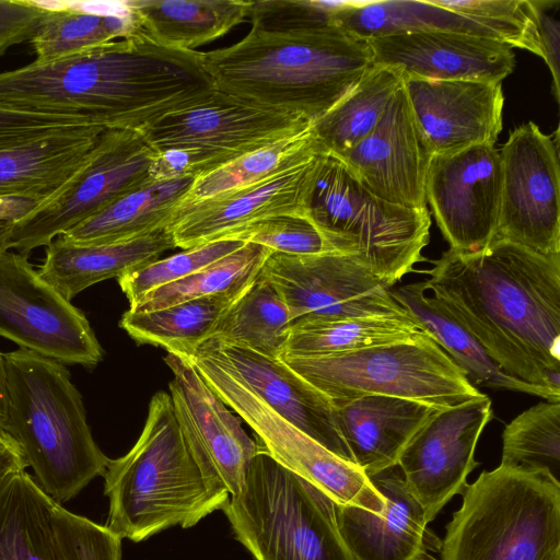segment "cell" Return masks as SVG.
<instances>
[{
  "label": "cell",
  "mask_w": 560,
  "mask_h": 560,
  "mask_svg": "<svg viewBox=\"0 0 560 560\" xmlns=\"http://www.w3.org/2000/svg\"><path fill=\"white\" fill-rule=\"evenodd\" d=\"M427 290L509 375L560 393V255L494 238L432 261Z\"/></svg>",
  "instance_id": "cell-1"
},
{
  "label": "cell",
  "mask_w": 560,
  "mask_h": 560,
  "mask_svg": "<svg viewBox=\"0 0 560 560\" xmlns=\"http://www.w3.org/2000/svg\"><path fill=\"white\" fill-rule=\"evenodd\" d=\"M323 152L276 176L201 201L180 205L167 225L175 246L187 249L225 240L273 217L306 215L308 195Z\"/></svg>",
  "instance_id": "cell-19"
},
{
  "label": "cell",
  "mask_w": 560,
  "mask_h": 560,
  "mask_svg": "<svg viewBox=\"0 0 560 560\" xmlns=\"http://www.w3.org/2000/svg\"><path fill=\"white\" fill-rule=\"evenodd\" d=\"M12 223L0 222V254L10 250V234Z\"/></svg>",
  "instance_id": "cell-53"
},
{
  "label": "cell",
  "mask_w": 560,
  "mask_h": 560,
  "mask_svg": "<svg viewBox=\"0 0 560 560\" xmlns=\"http://www.w3.org/2000/svg\"><path fill=\"white\" fill-rule=\"evenodd\" d=\"M54 525L65 560H121V538L106 525L55 503Z\"/></svg>",
  "instance_id": "cell-45"
},
{
  "label": "cell",
  "mask_w": 560,
  "mask_h": 560,
  "mask_svg": "<svg viewBox=\"0 0 560 560\" xmlns=\"http://www.w3.org/2000/svg\"><path fill=\"white\" fill-rule=\"evenodd\" d=\"M404 89L431 156L494 145L502 131V82L405 75Z\"/></svg>",
  "instance_id": "cell-21"
},
{
  "label": "cell",
  "mask_w": 560,
  "mask_h": 560,
  "mask_svg": "<svg viewBox=\"0 0 560 560\" xmlns=\"http://www.w3.org/2000/svg\"><path fill=\"white\" fill-rule=\"evenodd\" d=\"M244 244L240 240L225 238L183 249L124 273L117 278L118 284L130 305L145 293L180 280L237 250Z\"/></svg>",
  "instance_id": "cell-41"
},
{
  "label": "cell",
  "mask_w": 560,
  "mask_h": 560,
  "mask_svg": "<svg viewBox=\"0 0 560 560\" xmlns=\"http://www.w3.org/2000/svg\"><path fill=\"white\" fill-rule=\"evenodd\" d=\"M8 412V394L3 354L0 352V430H4Z\"/></svg>",
  "instance_id": "cell-52"
},
{
  "label": "cell",
  "mask_w": 560,
  "mask_h": 560,
  "mask_svg": "<svg viewBox=\"0 0 560 560\" xmlns=\"http://www.w3.org/2000/svg\"><path fill=\"white\" fill-rule=\"evenodd\" d=\"M42 4L47 12L30 42L38 62L60 59L142 31L126 1Z\"/></svg>",
  "instance_id": "cell-30"
},
{
  "label": "cell",
  "mask_w": 560,
  "mask_h": 560,
  "mask_svg": "<svg viewBox=\"0 0 560 560\" xmlns=\"http://www.w3.org/2000/svg\"><path fill=\"white\" fill-rule=\"evenodd\" d=\"M502 33L509 45L540 57L532 0H431Z\"/></svg>",
  "instance_id": "cell-42"
},
{
  "label": "cell",
  "mask_w": 560,
  "mask_h": 560,
  "mask_svg": "<svg viewBox=\"0 0 560 560\" xmlns=\"http://www.w3.org/2000/svg\"><path fill=\"white\" fill-rule=\"evenodd\" d=\"M338 431L353 463L369 477L397 465L417 430L439 409L385 395L334 402Z\"/></svg>",
  "instance_id": "cell-25"
},
{
  "label": "cell",
  "mask_w": 560,
  "mask_h": 560,
  "mask_svg": "<svg viewBox=\"0 0 560 560\" xmlns=\"http://www.w3.org/2000/svg\"><path fill=\"white\" fill-rule=\"evenodd\" d=\"M104 130L93 126L1 149L0 197L49 200L86 163Z\"/></svg>",
  "instance_id": "cell-26"
},
{
  "label": "cell",
  "mask_w": 560,
  "mask_h": 560,
  "mask_svg": "<svg viewBox=\"0 0 560 560\" xmlns=\"http://www.w3.org/2000/svg\"><path fill=\"white\" fill-rule=\"evenodd\" d=\"M164 362L173 373L168 394L191 453L210 480L236 495L258 444L188 359L167 352Z\"/></svg>",
  "instance_id": "cell-18"
},
{
  "label": "cell",
  "mask_w": 560,
  "mask_h": 560,
  "mask_svg": "<svg viewBox=\"0 0 560 560\" xmlns=\"http://www.w3.org/2000/svg\"><path fill=\"white\" fill-rule=\"evenodd\" d=\"M306 215L334 253L351 257L389 288L423 260L430 213L389 203L368 190L336 155L323 152Z\"/></svg>",
  "instance_id": "cell-8"
},
{
  "label": "cell",
  "mask_w": 560,
  "mask_h": 560,
  "mask_svg": "<svg viewBox=\"0 0 560 560\" xmlns=\"http://www.w3.org/2000/svg\"><path fill=\"white\" fill-rule=\"evenodd\" d=\"M501 465L548 476L560 486V402H539L514 418L502 434Z\"/></svg>",
  "instance_id": "cell-40"
},
{
  "label": "cell",
  "mask_w": 560,
  "mask_h": 560,
  "mask_svg": "<svg viewBox=\"0 0 560 560\" xmlns=\"http://www.w3.org/2000/svg\"><path fill=\"white\" fill-rule=\"evenodd\" d=\"M348 1L260 0L253 1L252 27L273 33H307L338 27L335 16Z\"/></svg>",
  "instance_id": "cell-43"
},
{
  "label": "cell",
  "mask_w": 560,
  "mask_h": 560,
  "mask_svg": "<svg viewBox=\"0 0 560 560\" xmlns=\"http://www.w3.org/2000/svg\"><path fill=\"white\" fill-rule=\"evenodd\" d=\"M501 194L502 165L494 145L431 156L425 197L450 249L474 253L495 238Z\"/></svg>",
  "instance_id": "cell-16"
},
{
  "label": "cell",
  "mask_w": 560,
  "mask_h": 560,
  "mask_svg": "<svg viewBox=\"0 0 560 560\" xmlns=\"http://www.w3.org/2000/svg\"><path fill=\"white\" fill-rule=\"evenodd\" d=\"M197 347L209 353L282 418L335 455L353 463L338 431L330 399L281 359L214 337Z\"/></svg>",
  "instance_id": "cell-22"
},
{
  "label": "cell",
  "mask_w": 560,
  "mask_h": 560,
  "mask_svg": "<svg viewBox=\"0 0 560 560\" xmlns=\"http://www.w3.org/2000/svg\"><path fill=\"white\" fill-rule=\"evenodd\" d=\"M441 560H560V486L500 465L467 483Z\"/></svg>",
  "instance_id": "cell-6"
},
{
  "label": "cell",
  "mask_w": 560,
  "mask_h": 560,
  "mask_svg": "<svg viewBox=\"0 0 560 560\" xmlns=\"http://www.w3.org/2000/svg\"><path fill=\"white\" fill-rule=\"evenodd\" d=\"M222 511L253 560H357L338 529L335 502L259 446Z\"/></svg>",
  "instance_id": "cell-7"
},
{
  "label": "cell",
  "mask_w": 560,
  "mask_h": 560,
  "mask_svg": "<svg viewBox=\"0 0 560 560\" xmlns=\"http://www.w3.org/2000/svg\"><path fill=\"white\" fill-rule=\"evenodd\" d=\"M195 180L151 182L59 236L78 245H101L147 235L170 224Z\"/></svg>",
  "instance_id": "cell-31"
},
{
  "label": "cell",
  "mask_w": 560,
  "mask_h": 560,
  "mask_svg": "<svg viewBox=\"0 0 560 560\" xmlns=\"http://www.w3.org/2000/svg\"><path fill=\"white\" fill-rule=\"evenodd\" d=\"M261 272L288 306L291 327L314 320L409 315L387 284L339 253L293 256L272 252Z\"/></svg>",
  "instance_id": "cell-14"
},
{
  "label": "cell",
  "mask_w": 560,
  "mask_h": 560,
  "mask_svg": "<svg viewBox=\"0 0 560 560\" xmlns=\"http://www.w3.org/2000/svg\"><path fill=\"white\" fill-rule=\"evenodd\" d=\"M225 154L198 149H173L158 152L149 171L151 182L199 178L233 162Z\"/></svg>",
  "instance_id": "cell-47"
},
{
  "label": "cell",
  "mask_w": 560,
  "mask_h": 560,
  "mask_svg": "<svg viewBox=\"0 0 560 560\" xmlns=\"http://www.w3.org/2000/svg\"><path fill=\"white\" fill-rule=\"evenodd\" d=\"M93 126L98 125L82 117L44 115L0 108V150L35 139L82 130Z\"/></svg>",
  "instance_id": "cell-46"
},
{
  "label": "cell",
  "mask_w": 560,
  "mask_h": 560,
  "mask_svg": "<svg viewBox=\"0 0 560 560\" xmlns=\"http://www.w3.org/2000/svg\"><path fill=\"white\" fill-rule=\"evenodd\" d=\"M271 253L265 246L245 243L237 250L200 270L145 293L130 304L128 310L155 311L213 295H241L258 277Z\"/></svg>",
  "instance_id": "cell-38"
},
{
  "label": "cell",
  "mask_w": 560,
  "mask_h": 560,
  "mask_svg": "<svg viewBox=\"0 0 560 560\" xmlns=\"http://www.w3.org/2000/svg\"><path fill=\"white\" fill-rule=\"evenodd\" d=\"M335 21L338 27L364 39L400 33L448 32L493 38L509 45L499 31L431 0H349Z\"/></svg>",
  "instance_id": "cell-33"
},
{
  "label": "cell",
  "mask_w": 560,
  "mask_h": 560,
  "mask_svg": "<svg viewBox=\"0 0 560 560\" xmlns=\"http://www.w3.org/2000/svg\"><path fill=\"white\" fill-rule=\"evenodd\" d=\"M385 501L381 513L335 503L340 535L357 560H436L442 540L394 465L369 476Z\"/></svg>",
  "instance_id": "cell-23"
},
{
  "label": "cell",
  "mask_w": 560,
  "mask_h": 560,
  "mask_svg": "<svg viewBox=\"0 0 560 560\" xmlns=\"http://www.w3.org/2000/svg\"><path fill=\"white\" fill-rule=\"evenodd\" d=\"M536 13V26L540 57L548 66L551 78V92L557 102L560 95V23L550 11L558 1L532 0Z\"/></svg>",
  "instance_id": "cell-49"
},
{
  "label": "cell",
  "mask_w": 560,
  "mask_h": 560,
  "mask_svg": "<svg viewBox=\"0 0 560 560\" xmlns=\"http://www.w3.org/2000/svg\"><path fill=\"white\" fill-rule=\"evenodd\" d=\"M366 42L373 63L398 67L405 75L420 79L502 82L515 66L511 46L468 34L400 33Z\"/></svg>",
  "instance_id": "cell-24"
},
{
  "label": "cell",
  "mask_w": 560,
  "mask_h": 560,
  "mask_svg": "<svg viewBox=\"0 0 560 560\" xmlns=\"http://www.w3.org/2000/svg\"><path fill=\"white\" fill-rule=\"evenodd\" d=\"M109 510L106 527L139 542L167 529L195 526L230 499L197 463L168 393L149 404L141 434L124 456L109 459L103 475Z\"/></svg>",
  "instance_id": "cell-4"
},
{
  "label": "cell",
  "mask_w": 560,
  "mask_h": 560,
  "mask_svg": "<svg viewBox=\"0 0 560 560\" xmlns=\"http://www.w3.org/2000/svg\"><path fill=\"white\" fill-rule=\"evenodd\" d=\"M55 503L25 470L0 481V560H65Z\"/></svg>",
  "instance_id": "cell-32"
},
{
  "label": "cell",
  "mask_w": 560,
  "mask_h": 560,
  "mask_svg": "<svg viewBox=\"0 0 560 560\" xmlns=\"http://www.w3.org/2000/svg\"><path fill=\"white\" fill-rule=\"evenodd\" d=\"M229 238L255 243L293 256L334 253L327 238L307 215H279L256 222Z\"/></svg>",
  "instance_id": "cell-44"
},
{
  "label": "cell",
  "mask_w": 560,
  "mask_h": 560,
  "mask_svg": "<svg viewBox=\"0 0 560 560\" xmlns=\"http://www.w3.org/2000/svg\"><path fill=\"white\" fill-rule=\"evenodd\" d=\"M37 202L16 197H0V222L15 223L28 215Z\"/></svg>",
  "instance_id": "cell-51"
},
{
  "label": "cell",
  "mask_w": 560,
  "mask_h": 560,
  "mask_svg": "<svg viewBox=\"0 0 560 560\" xmlns=\"http://www.w3.org/2000/svg\"><path fill=\"white\" fill-rule=\"evenodd\" d=\"M189 52L143 32L60 59L0 72V108L82 117L105 129L139 130L195 95Z\"/></svg>",
  "instance_id": "cell-2"
},
{
  "label": "cell",
  "mask_w": 560,
  "mask_h": 560,
  "mask_svg": "<svg viewBox=\"0 0 560 560\" xmlns=\"http://www.w3.org/2000/svg\"><path fill=\"white\" fill-rule=\"evenodd\" d=\"M241 295H213L155 311L127 310L119 325L138 343L186 355L211 337L221 317Z\"/></svg>",
  "instance_id": "cell-35"
},
{
  "label": "cell",
  "mask_w": 560,
  "mask_h": 560,
  "mask_svg": "<svg viewBox=\"0 0 560 560\" xmlns=\"http://www.w3.org/2000/svg\"><path fill=\"white\" fill-rule=\"evenodd\" d=\"M281 360L331 404L385 395L446 409L486 395L427 332L351 352Z\"/></svg>",
  "instance_id": "cell-9"
},
{
  "label": "cell",
  "mask_w": 560,
  "mask_h": 560,
  "mask_svg": "<svg viewBox=\"0 0 560 560\" xmlns=\"http://www.w3.org/2000/svg\"><path fill=\"white\" fill-rule=\"evenodd\" d=\"M0 336L65 364L96 366L103 349L85 314L45 281L27 256L0 254Z\"/></svg>",
  "instance_id": "cell-12"
},
{
  "label": "cell",
  "mask_w": 560,
  "mask_h": 560,
  "mask_svg": "<svg viewBox=\"0 0 560 560\" xmlns=\"http://www.w3.org/2000/svg\"><path fill=\"white\" fill-rule=\"evenodd\" d=\"M390 291L394 300L451 357L471 383L560 402V393L504 372L479 341L427 290L424 281L399 285Z\"/></svg>",
  "instance_id": "cell-28"
},
{
  "label": "cell",
  "mask_w": 560,
  "mask_h": 560,
  "mask_svg": "<svg viewBox=\"0 0 560 560\" xmlns=\"http://www.w3.org/2000/svg\"><path fill=\"white\" fill-rule=\"evenodd\" d=\"M47 9L31 0H0V57L12 46L31 42Z\"/></svg>",
  "instance_id": "cell-48"
},
{
  "label": "cell",
  "mask_w": 560,
  "mask_h": 560,
  "mask_svg": "<svg viewBox=\"0 0 560 560\" xmlns=\"http://www.w3.org/2000/svg\"><path fill=\"white\" fill-rule=\"evenodd\" d=\"M142 32L161 46L195 50L249 16L253 1L128 0Z\"/></svg>",
  "instance_id": "cell-29"
},
{
  "label": "cell",
  "mask_w": 560,
  "mask_h": 560,
  "mask_svg": "<svg viewBox=\"0 0 560 560\" xmlns=\"http://www.w3.org/2000/svg\"><path fill=\"white\" fill-rule=\"evenodd\" d=\"M156 154L138 130L105 129L80 171L52 198L12 224L10 249L27 256L151 183L149 171Z\"/></svg>",
  "instance_id": "cell-11"
},
{
  "label": "cell",
  "mask_w": 560,
  "mask_h": 560,
  "mask_svg": "<svg viewBox=\"0 0 560 560\" xmlns=\"http://www.w3.org/2000/svg\"><path fill=\"white\" fill-rule=\"evenodd\" d=\"M322 151L324 150L311 126L303 132L247 153L206 176L196 178L180 205L201 201L276 176L311 161Z\"/></svg>",
  "instance_id": "cell-39"
},
{
  "label": "cell",
  "mask_w": 560,
  "mask_h": 560,
  "mask_svg": "<svg viewBox=\"0 0 560 560\" xmlns=\"http://www.w3.org/2000/svg\"><path fill=\"white\" fill-rule=\"evenodd\" d=\"M175 247L167 226L129 241L101 245H78L57 236L46 246L45 260L38 272L71 302L86 288L119 278Z\"/></svg>",
  "instance_id": "cell-27"
},
{
  "label": "cell",
  "mask_w": 560,
  "mask_h": 560,
  "mask_svg": "<svg viewBox=\"0 0 560 560\" xmlns=\"http://www.w3.org/2000/svg\"><path fill=\"white\" fill-rule=\"evenodd\" d=\"M290 328L288 306L260 270L221 317L211 337L281 359Z\"/></svg>",
  "instance_id": "cell-37"
},
{
  "label": "cell",
  "mask_w": 560,
  "mask_h": 560,
  "mask_svg": "<svg viewBox=\"0 0 560 560\" xmlns=\"http://www.w3.org/2000/svg\"><path fill=\"white\" fill-rule=\"evenodd\" d=\"M311 126L312 122L301 116L267 108L215 89L138 131L156 152L198 149L238 159Z\"/></svg>",
  "instance_id": "cell-15"
},
{
  "label": "cell",
  "mask_w": 560,
  "mask_h": 560,
  "mask_svg": "<svg viewBox=\"0 0 560 560\" xmlns=\"http://www.w3.org/2000/svg\"><path fill=\"white\" fill-rule=\"evenodd\" d=\"M492 418L485 395L455 407L435 410L409 440L397 465L430 523L467 486L478 462L475 448Z\"/></svg>",
  "instance_id": "cell-17"
},
{
  "label": "cell",
  "mask_w": 560,
  "mask_h": 560,
  "mask_svg": "<svg viewBox=\"0 0 560 560\" xmlns=\"http://www.w3.org/2000/svg\"><path fill=\"white\" fill-rule=\"evenodd\" d=\"M202 58L217 90L311 122L373 66L366 39L340 27L307 33L252 27L240 42Z\"/></svg>",
  "instance_id": "cell-3"
},
{
  "label": "cell",
  "mask_w": 560,
  "mask_h": 560,
  "mask_svg": "<svg viewBox=\"0 0 560 560\" xmlns=\"http://www.w3.org/2000/svg\"><path fill=\"white\" fill-rule=\"evenodd\" d=\"M423 332L410 315H375L307 322L290 328L282 357L351 352L411 339Z\"/></svg>",
  "instance_id": "cell-36"
},
{
  "label": "cell",
  "mask_w": 560,
  "mask_h": 560,
  "mask_svg": "<svg viewBox=\"0 0 560 560\" xmlns=\"http://www.w3.org/2000/svg\"><path fill=\"white\" fill-rule=\"evenodd\" d=\"M3 359L4 431L20 446L38 486L62 505L103 476L109 458L92 436L81 394L62 363L22 348Z\"/></svg>",
  "instance_id": "cell-5"
},
{
  "label": "cell",
  "mask_w": 560,
  "mask_h": 560,
  "mask_svg": "<svg viewBox=\"0 0 560 560\" xmlns=\"http://www.w3.org/2000/svg\"><path fill=\"white\" fill-rule=\"evenodd\" d=\"M404 81L400 68L373 63L342 100L312 122L324 152L340 156L366 137Z\"/></svg>",
  "instance_id": "cell-34"
},
{
  "label": "cell",
  "mask_w": 560,
  "mask_h": 560,
  "mask_svg": "<svg viewBox=\"0 0 560 560\" xmlns=\"http://www.w3.org/2000/svg\"><path fill=\"white\" fill-rule=\"evenodd\" d=\"M188 359L220 398L253 430L256 443L279 464L306 479L336 504L381 513L385 501L355 464L331 453L267 406L199 347Z\"/></svg>",
  "instance_id": "cell-10"
},
{
  "label": "cell",
  "mask_w": 560,
  "mask_h": 560,
  "mask_svg": "<svg viewBox=\"0 0 560 560\" xmlns=\"http://www.w3.org/2000/svg\"><path fill=\"white\" fill-rule=\"evenodd\" d=\"M559 131L533 121L512 130L499 151L501 209L495 238L544 256L560 255Z\"/></svg>",
  "instance_id": "cell-13"
},
{
  "label": "cell",
  "mask_w": 560,
  "mask_h": 560,
  "mask_svg": "<svg viewBox=\"0 0 560 560\" xmlns=\"http://www.w3.org/2000/svg\"><path fill=\"white\" fill-rule=\"evenodd\" d=\"M338 158L376 197L408 209H427L425 182L431 154L404 85L390 98L373 130Z\"/></svg>",
  "instance_id": "cell-20"
},
{
  "label": "cell",
  "mask_w": 560,
  "mask_h": 560,
  "mask_svg": "<svg viewBox=\"0 0 560 560\" xmlns=\"http://www.w3.org/2000/svg\"><path fill=\"white\" fill-rule=\"evenodd\" d=\"M27 464L15 440L0 430V481L5 477L25 470Z\"/></svg>",
  "instance_id": "cell-50"
}]
</instances>
